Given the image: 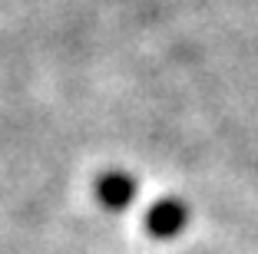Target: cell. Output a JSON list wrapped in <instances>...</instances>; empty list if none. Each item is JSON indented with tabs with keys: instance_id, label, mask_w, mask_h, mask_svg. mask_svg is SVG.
<instances>
[{
	"instance_id": "1",
	"label": "cell",
	"mask_w": 258,
	"mask_h": 254,
	"mask_svg": "<svg viewBox=\"0 0 258 254\" xmlns=\"http://www.w3.org/2000/svg\"><path fill=\"white\" fill-rule=\"evenodd\" d=\"M185 224H189V208L179 198H159L146 211V234H152V238H159V241H169L175 234H182Z\"/></svg>"
},
{
	"instance_id": "2",
	"label": "cell",
	"mask_w": 258,
	"mask_h": 254,
	"mask_svg": "<svg viewBox=\"0 0 258 254\" xmlns=\"http://www.w3.org/2000/svg\"><path fill=\"white\" fill-rule=\"evenodd\" d=\"M93 192H96L99 205L106 211H126L129 205L136 202V182L129 179L126 172H116V168L99 175V179L93 182Z\"/></svg>"
}]
</instances>
